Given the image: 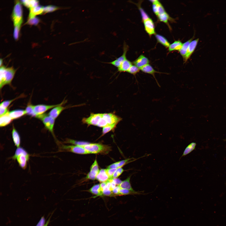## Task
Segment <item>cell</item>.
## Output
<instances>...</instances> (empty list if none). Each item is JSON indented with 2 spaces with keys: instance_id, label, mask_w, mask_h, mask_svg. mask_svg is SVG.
Returning a JSON list of instances; mask_svg holds the SVG:
<instances>
[{
  "instance_id": "6da1fadb",
  "label": "cell",
  "mask_w": 226,
  "mask_h": 226,
  "mask_svg": "<svg viewBox=\"0 0 226 226\" xmlns=\"http://www.w3.org/2000/svg\"><path fill=\"white\" fill-rule=\"evenodd\" d=\"M23 105L19 101H1L0 129L1 133L9 126H15L22 113Z\"/></svg>"
},
{
  "instance_id": "7a4b0ae2",
  "label": "cell",
  "mask_w": 226,
  "mask_h": 226,
  "mask_svg": "<svg viewBox=\"0 0 226 226\" xmlns=\"http://www.w3.org/2000/svg\"><path fill=\"white\" fill-rule=\"evenodd\" d=\"M182 179L181 176L169 170H152L145 189L154 191L163 187L177 185Z\"/></svg>"
},
{
  "instance_id": "3957f363",
  "label": "cell",
  "mask_w": 226,
  "mask_h": 226,
  "mask_svg": "<svg viewBox=\"0 0 226 226\" xmlns=\"http://www.w3.org/2000/svg\"><path fill=\"white\" fill-rule=\"evenodd\" d=\"M54 176L62 180L69 193L78 200H80L83 179L72 171L66 170L56 173Z\"/></svg>"
},
{
  "instance_id": "277c9868",
  "label": "cell",
  "mask_w": 226,
  "mask_h": 226,
  "mask_svg": "<svg viewBox=\"0 0 226 226\" xmlns=\"http://www.w3.org/2000/svg\"><path fill=\"white\" fill-rule=\"evenodd\" d=\"M20 36L22 39H30L33 33L32 9L29 3H24L20 14L19 24Z\"/></svg>"
},
{
  "instance_id": "5b68a950",
  "label": "cell",
  "mask_w": 226,
  "mask_h": 226,
  "mask_svg": "<svg viewBox=\"0 0 226 226\" xmlns=\"http://www.w3.org/2000/svg\"><path fill=\"white\" fill-rule=\"evenodd\" d=\"M99 153L98 151H95L90 155L78 158H70L66 157H58L51 159L50 164L55 173L66 170L71 165L85 159L94 157Z\"/></svg>"
},
{
  "instance_id": "8992f818",
  "label": "cell",
  "mask_w": 226,
  "mask_h": 226,
  "mask_svg": "<svg viewBox=\"0 0 226 226\" xmlns=\"http://www.w3.org/2000/svg\"><path fill=\"white\" fill-rule=\"evenodd\" d=\"M130 226H165V221L160 218L145 215H134L122 220Z\"/></svg>"
},
{
  "instance_id": "52a82bcc",
  "label": "cell",
  "mask_w": 226,
  "mask_h": 226,
  "mask_svg": "<svg viewBox=\"0 0 226 226\" xmlns=\"http://www.w3.org/2000/svg\"><path fill=\"white\" fill-rule=\"evenodd\" d=\"M152 171L136 170L133 175L125 177L123 179V183L125 185L130 186L133 188L138 187L145 189Z\"/></svg>"
},
{
  "instance_id": "ba28073f",
  "label": "cell",
  "mask_w": 226,
  "mask_h": 226,
  "mask_svg": "<svg viewBox=\"0 0 226 226\" xmlns=\"http://www.w3.org/2000/svg\"><path fill=\"white\" fill-rule=\"evenodd\" d=\"M185 78L184 82L172 90L160 95L167 97L172 100L177 101L183 94L190 88L189 81L192 75L191 68L186 67L185 71Z\"/></svg>"
},
{
  "instance_id": "9c48e42d",
  "label": "cell",
  "mask_w": 226,
  "mask_h": 226,
  "mask_svg": "<svg viewBox=\"0 0 226 226\" xmlns=\"http://www.w3.org/2000/svg\"><path fill=\"white\" fill-rule=\"evenodd\" d=\"M223 94L222 88L216 83L212 82L200 93V95L210 104L216 99L222 96Z\"/></svg>"
},
{
  "instance_id": "30bf717a",
  "label": "cell",
  "mask_w": 226,
  "mask_h": 226,
  "mask_svg": "<svg viewBox=\"0 0 226 226\" xmlns=\"http://www.w3.org/2000/svg\"><path fill=\"white\" fill-rule=\"evenodd\" d=\"M93 157L84 159L79 162L72 171L75 175L83 179L89 173L93 167L101 160L93 159Z\"/></svg>"
},
{
  "instance_id": "8fae6325",
  "label": "cell",
  "mask_w": 226,
  "mask_h": 226,
  "mask_svg": "<svg viewBox=\"0 0 226 226\" xmlns=\"http://www.w3.org/2000/svg\"><path fill=\"white\" fill-rule=\"evenodd\" d=\"M45 15L43 26L45 28L51 26L55 22L62 20L65 18V10L56 8L45 13Z\"/></svg>"
},
{
  "instance_id": "7c38bea8",
  "label": "cell",
  "mask_w": 226,
  "mask_h": 226,
  "mask_svg": "<svg viewBox=\"0 0 226 226\" xmlns=\"http://www.w3.org/2000/svg\"><path fill=\"white\" fill-rule=\"evenodd\" d=\"M39 171L38 165L32 164L23 165L13 168V172L18 179L27 177Z\"/></svg>"
},
{
  "instance_id": "4fadbf2b",
  "label": "cell",
  "mask_w": 226,
  "mask_h": 226,
  "mask_svg": "<svg viewBox=\"0 0 226 226\" xmlns=\"http://www.w3.org/2000/svg\"><path fill=\"white\" fill-rule=\"evenodd\" d=\"M198 98V94L189 88L176 101V107L180 109L190 108Z\"/></svg>"
},
{
  "instance_id": "5bb4252c",
  "label": "cell",
  "mask_w": 226,
  "mask_h": 226,
  "mask_svg": "<svg viewBox=\"0 0 226 226\" xmlns=\"http://www.w3.org/2000/svg\"><path fill=\"white\" fill-rule=\"evenodd\" d=\"M18 180L13 172V167H11L8 171L0 175L1 190H5L11 188L15 184Z\"/></svg>"
},
{
  "instance_id": "9a60e30c",
  "label": "cell",
  "mask_w": 226,
  "mask_h": 226,
  "mask_svg": "<svg viewBox=\"0 0 226 226\" xmlns=\"http://www.w3.org/2000/svg\"><path fill=\"white\" fill-rule=\"evenodd\" d=\"M91 222L95 226H130L123 220L111 218H94Z\"/></svg>"
},
{
  "instance_id": "2e32d148",
  "label": "cell",
  "mask_w": 226,
  "mask_h": 226,
  "mask_svg": "<svg viewBox=\"0 0 226 226\" xmlns=\"http://www.w3.org/2000/svg\"><path fill=\"white\" fill-rule=\"evenodd\" d=\"M19 207L21 214L26 221L28 220L30 215V206L29 202L24 194L19 191L18 197Z\"/></svg>"
},
{
  "instance_id": "e0dca14e",
  "label": "cell",
  "mask_w": 226,
  "mask_h": 226,
  "mask_svg": "<svg viewBox=\"0 0 226 226\" xmlns=\"http://www.w3.org/2000/svg\"><path fill=\"white\" fill-rule=\"evenodd\" d=\"M97 213L98 214L106 215L111 218L121 220L126 219L134 215L128 213L116 212L105 208H100Z\"/></svg>"
},
{
  "instance_id": "ac0fdd59",
  "label": "cell",
  "mask_w": 226,
  "mask_h": 226,
  "mask_svg": "<svg viewBox=\"0 0 226 226\" xmlns=\"http://www.w3.org/2000/svg\"><path fill=\"white\" fill-rule=\"evenodd\" d=\"M32 2L38 9L45 13L56 8L57 2L55 0H34Z\"/></svg>"
},
{
  "instance_id": "d6986e66",
  "label": "cell",
  "mask_w": 226,
  "mask_h": 226,
  "mask_svg": "<svg viewBox=\"0 0 226 226\" xmlns=\"http://www.w3.org/2000/svg\"><path fill=\"white\" fill-rule=\"evenodd\" d=\"M50 159V158L47 156H43L38 165L39 171L48 175L54 176L56 173L51 166Z\"/></svg>"
},
{
  "instance_id": "ffe728a7",
  "label": "cell",
  "mask_w": 226,
  "mask_h": 226,
  "mask_svg": "<svg viewBox=\"0 0 226 226\" xmlns=\"http://www.w3.org/2000/svg\"><path fill=\"white\" fill-rule=\"evenodd\" d=\"M216 35L219 47L226 52V28L223 27L216 30Z\"/></svg>"
},
{
  "instance_id": "44dd1931",
  "label": "cell",
  "mask_w": 226,
  "mask_h": 226,
  "mask_svg": "<svg viewBox=\"0 0 226 226\" xmlns=\"http://www.w3.org/2000/svg\"><path fill=\"white\" fill-rule=\"evenodd\" d=\"M177 185L176 184H173L162 187L155 191L153 194L154 201L156 202L168 195L173 191Z\"/></svg>"
},
{
  "instance_id": "7402d4cb",
  "label": "cell",
  "mask_w": 226,
  "mask_h": 226,
  "mask_svg": "<svg viewBox=\"0 0 226 226\" xmlns=\"http://www.w3.org/2000/svg\"><path fill=\"white\" fill-rule=\"evenodd\" d=\"M210 104L202 98H198L190 107L191 108L202 112L208 108Z\"/></svg>"
},
{
  "instance_id": "603a6c76",
  "label": "cell",
  "mask_w": 226,
  "mask_h": 226,
  "mask_svg": "<svg viewBox=\"0 0 226 226\" xmlns=\"http://www.w3.org/2000/svg\"><path fill=\"white\" fill-rule=\"evenodd\" d=\"M87 12L79 8H73L65 11V18L72 19L80 17L85 14Z\"/></svg>"
},
{
  "instance_id": "cb8c5ba5",
  "label": "cell",
  "mask_w": 226,
  "mask_h": 226,
  "mask_svg": "<svg viewBox=\"0 0 226 226\" xmlns=\"http://www.w3.org/2000/svg\"><path fill=\"white\" fill-rule=\"evenodd\" d=\"M213 107L226 111V98L221 96L210 103Z\"/></svg>"
},
{
  "instance_id": "d4e9b609",
  "label": "cell",
  "mask_w": 226,
  "mask_h": 226,
  "mask_svg": "<svg viewBox=\"0 0 226 226\" xmlns=\"http://www.w3.org/2000/svg\"><path fill=\"white\" fill-rule=\"evenodd\" d=\"M23 148L15 150L9 151L3 153L0 156V158L9 162L12 160L15 155L24 148Z\"/></svg>"
},
{
  "instance_id": "484cf974",
  "label": "cell",
  "mask_w": 226,
  "mask_h": 226,
  "mask_svg": "<svg viewBox=\"0 0 226 226\" xmlns=\"http://www.w3.org/2000/svg\"><path fill=\"white\" fill-rule=\"evenodd\" d=\"M30 39H22L20 49V55L22 58L25 59L27 56L28 48Z\"/></svg>"
},
{
  "instance_id": "4316f807",
  "label": "cell",
  "mask_w": 226,
  "mask_h": 226,
  "mask_svg": "<svg viewBox=\"0 0 226 226\" xmlns=\"http://www.w3.org/2000/svg\"><path fill=\"white\" fill-rule=\"evenodd\" d=\"M11 167L10 162L0 158V174L1 175L8 171Z\"/></svg>"
},
{
  "instance_id": "83f0119b",
  "label": "cell",
  "mask_w": 226,
  "mask_h": 226,
  "mask_svg": "<svg viewBox=\"0 0 226 226\" xmlns=\"http://www.w3.org/2000/svg\"><path fill=\"white\" fill-rule=\"evenodd\" d=\"M58 31L57 28L51 25L45 28L42 33L45 36H53L57 34Z\"/></svg>"
},
{
  "instance_id": "f1b7e54d",
  "label": "cell",
  "mask_w": 226,
  "mask_h": 226,
  "mask_svg": "<svg viewBox=\"0 0 226 226\" xmlns=\"http://www.w3.org/2000/svg\"><path fill=\"white\" fill-rule=\"evenodd\" d=\"M213 28L216 30L223 27L222 23L218 19L213 13L211 12L210 14Z\"/></svg>"
},
{
  "instance_id": "f546056e",
  "label": "cell",
  "mask_w": 226,
  "mask_h": 226,
  "mask_svg": "<svg viewBox=\"0 0 226 226\" xmlns=\"http://www.w3.org/2000/svg\"><path fill=\"white\" fill-rule=\"evenodd\" d=\"M24 226H38L36 224L31 221L27 222Z\"/></svg>"
},
{
  "instance_id": "4dcf8cb0",
  "label": "cell",
  "mask_w": 226,
  "mask_h": 226,
  "mask_svg": "<svg viewBox=\"0 0 226 226\" xmlns=\"http://www.w3.org/2000/svg\"><path fill=\"white\" fill-rule=\"evenodd\" d=\"M4 94V90L3 88H1L0 89V99L1 100L3 98Z\"/></svg>"
},
{
  "instance_id": "1f68e13d",
  "label": "cell",
  "mask_w": 226,
  "mask_h": 226,
  "mask_svg": "<svg viewBox=\"0 0 226 226\" xmlns=\"http://www.w3.org/2000/svg\"></svg>"
}]
</instances>
